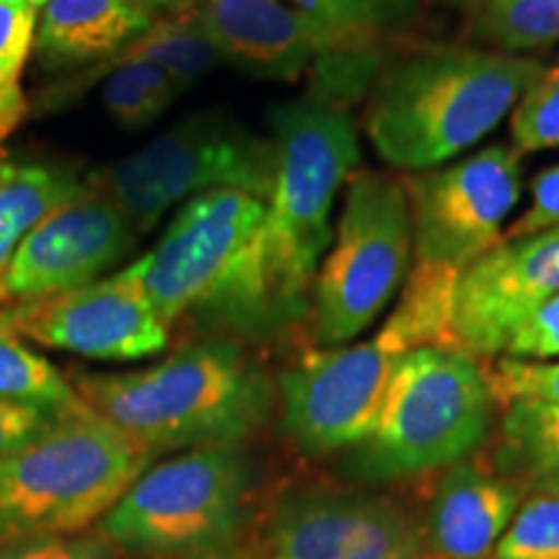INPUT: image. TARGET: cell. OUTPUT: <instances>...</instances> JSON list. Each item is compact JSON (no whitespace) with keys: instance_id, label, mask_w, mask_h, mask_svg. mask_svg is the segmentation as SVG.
<instances>
[{"instance_id":"cell-35","label":"cell","mask_w":559,"mask_h":559,"mask_svg":"<svg viewBox=\"0 0 559 559\" xmlns=\"http://www.w3.org/2000/svg\"><path fill=\"white\" fill-rule=\"evenodd\" d=\"M26 115H29V102L21 88V70L0 73V143L11 138Z\"/></svg>"},{"instance_id":"cell-19","label":"cell","mask_w":559,"mask_h":559,"mask_svg":"<svg viewBox=\"0 0 559 559\" xmlns=\"http://www.w3.org/2000/svg\"><path fill=\"white\" fill-rule=\"evenodd\" d=\"M86 179L66 160L0 153V306L11 262L55 207L73 198Z\"/></svg>"},{"instance_id":"cell-33","label":"cell","mask_w":559,"mask_h":559,"mask_svg":"<svg viewBox=\"0 0 559 559\" xmlns=\"http://www.w3.org/2000/svg\"><path fill=\"white\" fill-rule=\"evenodd\" d=\"M37 37V11L0 0V73L24 70Z\"/></svg>"},{"instance_id":"cell-21","label":"cell","mask_w":559,"mask_h":559,"mask_svg":"<svg viewBox=\"0 0 559 559\" xmlns=\"http://www.w3.org/2000/svg\"><path fill=\"white\" fill-rule=\"evenodd\" d=\"M498 464L508 481L521 479L536 492H559V407L539 402L506 404Z\"/></svg>"},{"instance_id":"cell-17","label":"cell","mask_w":559,"mask_h":559,"mask_svg":"<svg viewBox=\"0 0 559 559\" xmlns=\"http://www.w3.org/2000/svg\"><path fill=\"white\" fill-rule=\"evenodd\" d=\"M519 508L513 481L477 464H456L440 479L430 506V542L443 559H485Z\"/></svg>"},{"instance_id":"cell-9","label":"cell","mask_w":559,"mask_h":559,"mask_svg":"<svg viewBox=\"0 0 559 559\" xmlns=\"http://www.w3.org/2000/svg\"><path fill=\"white\" fill-rule=\"evenodd\" d=\"M404 355L383 330L358 345L306 353L277 379L280 430L309 456L360 445Z\"/></svg>"},{"instance_id":"cell-39","label":"cell","mask_w":559,"mask_h":559,"mask_svg":"<svg viewBox=\"0 0 559 559\" xmlns=\"http://www.w3.org/2000/svg\"><path fill=\"white\" fill-rule=\"evenodd\" d=\"M0 334H16V332H13V326H11L9 313H5V309H0Z\"/></svg>"},{"instance_id":"cell-1","label":"cell","mask_w":559,"mask_h":559,"mask_svg":"<svg viewBox=\"0 0 559 559\" xmlns=\"http://www.w3.org/2000/svg\"><path fill=\"white\" fill-rule=\"evenodd\" d=\"M277 174L264 218L192 319L251 342L288 332L311 313L317 272L332 243V207L360 164L349 107L306 91L270 111Z\"/></svg>"},{"instance_id":"cell-30","label":"cell","mask_w":559,"mask_h":559,"mask_svg":"<svg viewBox=\"0 0 559 559\" xmlns=\"http://www.w3.org/2000/svg\"><path fill=\"white\" fill-rule=\"evenodd\" d=\"M66 412L70 409H50L39 407V404L0 400V461L34 443L39 436H45L47 430L60 423Z\"/></svg>"},{"instance_id":"cell-29","label":"cell","mask_w":559,"mask_h":559,"mask_svg":"<svg viewBox=\"0 0 559 559\" xmlns=\"http://www.w3.org/2000/svg\"><path fill=\"white\" fill-rule=\"evenodd\" d=\"M495 404L539 402L559 407V360H531L502 355L487 370Z\"/></svg>"},{"instance_id":"cell-18","label":"cell","mask_w":559,"mask_h":559,"mask_svg":"<svg viewBox=\"0 0 559 559\" xmlns=\"http://www.w3.org/2000/svg\"><path fill=\"white\" fill-rule=\"evenodd\" d=\"M156 13L135 0H50L34 37L47 68L115 60L151 29Z\"/></svg>"},{"instance_id":"cell-12","label":"cell","mask_w":559,"mask_h":559,"mask_svg":"<svg viewBox=\"0 0 559 559\" xmlns=\"http://www.w3.org/2000/svg\"><path fill=\"white\" fill-rule=\"evenodd\" d=\"M5 313L19 337L91 360H143L169 345V326L128 270Z\"/></svg>"},{"instance_id":"cell-38","label":"cell","mask_w":559,"mask_h":559,"mask_svg":"<svg viewBox=\"0 0 559 559\" xmlns=\"http://www.w3.org/2000/svg\"><path fill=\"white\" fill-rule=\"evenodd\" d=\"M5 3H19V5H29V9H34V11H39V9H45L47 3H50V0H5Z\"/></svg>"},{"instance_id":"cell-7","label":"cell","mask_w":559,"mask_h":559,"mask_svg":"<svg viewBox=\"0 0 559 559\" xmlns=\"http://www.w3.org/2000/svg\"><path fill=\"white\" fill-rule=\"evenodd\" d=\"M412 221L404 179L358 171L311 296L321 345H345L379 319L409 270Z\"/></svg>"},{"instance_id":"cell-10","label":"cell","mask_w":559,"mask_h":559,"mask_svg":"<svg viewBox=\"0 0 559 559\" xmlns=\"http://www.w3.org/2000/svg\"><path fill=\"white\" fill-rule=\"evenodd\" d=\"M415 262L464 272L500 241L523 190L521 153L492 143L456 164L404 179Z\"/></svg>"},{"instance_id":"cell-22","label":"cell","mask_w":559,"mask_h":559,"mask_svg":"<svg viewBox=\"0 0 559 559\" xmlns=\"http://www.w3.org/2000/svg\"><path fill=\"white\" fill-rule=\"evenodd\" d=\"M115 60H145L164 68L174 83L185 91L205 79L218 68L221 55L202 24L200 9L194 3L179 5L166 11L164 19L153 21V26L128 50H122ZM111 60V62H115Z\"/></svg>"},{"instance_id":"cell-16","label":"cell","mask_w":559,"mask_h":559,"mask_svg":"<svg viewBox=\"0 0 559 559\" xmlns=\"http://www.w3.org/2000/svg\"><path fill=\"white\" fill-rule=\"evenodd\" d=\"M200 16L221 60L262 81H296L342 52L376 45L342 39L283 0H202Z\"/></svg>"},{"instance_id":"cell-40","label":"cell","mask_w":559,"mask_h":559,"mask_svg":"<svg viewBox=\"0 0 559 559\" xmlns=\"http://www.w3.org/2000/svg\"><path fill=\"white\" fill-rule=\"evenodd\" d=\"M440 3H445V5H456V9H464V5H469L472 0H440Z\"/></svg>"},{"instance_id":"cell-6","label":"cell","mask_w":559,"mask_h":559,"mask_svg":"<svg viewBox=\"0 0 559 559\" xmlns=\"http://www.w3.org/2000/svg\"><path fill=\"white\" fill-rule=\"evenodd\" d=\"M277 174L272 138L223 115H194L117 160L91 181L115 200L138 234L166 210L215 190H239L267 202Z\"/></svg>"},{"instance_id":"cell-15","label":"cell","mask_w":559,"mask_h":559,"mask_svg":"<svg viewBox=\"0 0 559 559\" xmlns=\"http://www.w3.org/2000/svg\"><path fill=\"white\" fill-rule=\"evenodd\" d=\"M267 559H419V536L386 500L304 492L280 506Z\"/></svg>"},{"instance_id":"cell-26","label":"cell","mask_w":559,"mask_h":559,"mask_svg":"<svg viewBox=\"0 0 559 559\" xmlns=\"http://www.w3.org/2000/svg\"><path fill=\"white\" fill-rule=\"evenodd\" d=\"M0 400L73 409L83 404L58 366L34 353L19 334H0Z\"/></svg>"},{"instance_id":"cell-24","label":"cell","mask_w":559,"mask_h":559,"mask_svg":"<svg viewBox=\"0 0 559 559\" xmlns=\"http://www.w3.org/2000/svg\"><path fill=\"white\" fill-rule=\"evenodd\" d=\"M293 9L317 21L326 32L349 41L389 45L409 32L423 11V0H290Z\"/></svg>"},{"instance_id":"cell-25","label":"cell","mask_w":559,"mask_h":559,"mask_svg":"<svg viewBox=\"0 0 559 559\" xmlns=\"http://www.w3.org/2000/svg\"><path fill=\"white\" fill-rule=\"evenodd\" d=\"M179 94L164 68L145 60H115L102 86V104L117 124L140 130L156 122Z\"/></svg>"},{"instance_id":"cell-36","label":"cell","mask_w":559,"mask_h":559,"mask_svg":"<svg viewBox=\"0 0 559 559\" xmlns=\"http://www.w3.org/2000/svg\"><path fill=\"white\" fill-rule=\"evenodd\" d=\"M164 559H243V557L230 547H221V549H205V551H187V555H171Z\"/></svg>"},{"instance_id":"cell-27","label":"cell","mask_w":559,"mask_h":559,"mask_svg":"<svg viewBox=\"0 0 559 559\" xmlns=\"http://www.w3.org/2000/svg\"><path fill=\"white\" fill-rule=\"evenodd\" d=\"M498 559H559V492H542L519 510L495 547Z\"/></svg>"},{"instance_id":"cell-3","label":"cell","mask_w":559,"mask_h":559,"mask_svg":"<svg viewBox=\"0 0 559 559\" xmlns=\"http://www.w3.org/2000/svg\"><path fill=\"white\" fill-rule=\"evenodd\" d=\"M544 73L539 60L523 55L417 47L389 58L370 86L368 140L394 169H438L498 128Z\"/></svg>"},{"instance_id":"cell-13","label":"cell","mask_w":559,"mask_h":559,"mask_svg":"<svg viewBox=\"0 0 559 559\" xmlns=\"http://www.w3.org/2000/svg\"><path fill=\"white\" fill-rule=\"evenodd\" d=\"M559 296V226L502 239L461 272L453 347L472 358L506 353L510 337Z\"/></svg>"},{"instance_id":"cell-20","label":"cell","mask_w":559,"mask_h":559,"mask_svg":"<svg viewBox=\"0 0 559 559\" xmlns=\"http://www.w3.org/2000/svg\"><path fill=\"white\" fill-rule=\"evenodd\" d=\"M461 270L415 262L404 293L381 330L402 345L404 353L419 347H453V309Z\"/></svg>"},{"instance_id":"cell-8","label":"cell","mask_w":559,"mask_h":559,"mask_svg":"<svg viewBox=\"0 0 559 559\" xmlns=\"http://www.w3.org/2000/svg\"><path fill=\"white\" fill-rule=\"evenodd\" d=\"M247 487L241 445L177 453L140 474L104 515L99 531L117 549L143 555L230 547Z\"/></svg>"},{"instance_id":"cell-37","label":"cell","mask_w":559,"mask_h":559,"mask_svg":"<svg viewBox=\"0 0 559 559\" xmlns=\"http://www.w3.org/2000/svg\"><path fill=\"white\" fill-rule=\"evenodd\" d=\"M135 3H140V5H145V9H148V11H153V13H156L158 9L174 11V9H179V5L190 3V0H135Z\"/></svg>"},{"instance_id":"cell-31","label":"cell","mask_w":559,"mask_h":559,"mask_svg":"<svg viewBox=\"0 0 559 559\" xmlns=\"http://www.w3.org/2000/svg\"><path fill=\"white\" fill-rule=\"evenodd\" d=\"M0 559H117V547L102 531L41 539L0 549Z\"/></svg>"},{"instance_id":"cell-2","label":"cell","mask_w":559,"mask_h":559,"mask_svg":"<svg viewBox=\"0 0 559 559\" xmlns=\"http://www.w3.org/2000/svg\"><path fill=\"white\" fill-rule=\"evenodd\" d=\"M79 400L156 453L241 445L270 419L277 386L239 342L213 334L122 373H75Z\"/></svg>"},{"instance_id":"cell-32","label":"cell","mask_w":559,"mask_h":559,"mask_svg":"<svg viewBox=\"0 0 559 559\" xmlns=\"http://www.w3.org/2000/svg\"><path fill=\"white\" fill-rule=\"evenodd\" d=\"M510 358L559 360V296L544 304L508 342Z\"/></svg>"},{"instance_id":"cell-23","label":"cell","mask_w":559,"mask_h":559,"mask_svg":"<svg viewBox=\"0 0 559 559\" xmlns=\"http://www.w3.org/2000/svg\"><path fill=\"white\" fill-rule=\"evenodd\" d=\"M472 34L498 52L544 50L559 41V0H472Z\"/></svg>"},{"instance_id":"cell-28","label":"cell","mask_w":559,"mask_h":559,"mask_svg":"<svg viewBox=\"0 0 559 559\" xmlns=\"http://www.w3.org/2000/svg\"><path fill=\"white\" fill-rule=\"evenodd\" d=\"M510 140L519 153L559 148V68L547 70L510 111Z\"/></svg>"},{"instance_id":"cell-5","label":"cell","mask_w":559,"mask_h":559,"mask_svg":"<svg viewBox=\"0 0 559 559\" xmlns=\"http://www.w3.org/2000/svg\"><path fill=\"white\" fill-rule=\"evenodd\" d=\"M492 409L477 358L459 349H412L391 376L373 430L353 449L349 472L389 481L459 464L485 443Z\"/></svg>"},{"instance_id":"cell-14","label":"cell","mask_w":559,"mask_h":559,"mask_svg":"<svg viewBox=\"0 0 559 559\" xmlns=\"http://www.w3.org/2000/svg\"><path fill=\"white\" fill-rule=\"evenodd\" d=\"M138 236L115 200L86 179L21 243L5 277V304H26L94 283L130 254Z\"/></svg>"},{"instance_id":"cell-4","label":"cell","mask_w":559,"mask_h":559,"mask_svg":"<svg viewBox=\"0 0 559 559\" xmlns=\"http://www.w3.org/2000/svg\"><path fill=\"white\" fill-rule=\"evenodd\" d=\"M153 461L148 445L86 404L66 412L0 461V549L86 534Z\"/></svg>"},{"instance_id":"cell-11","label":"cell","mask_w":559,"mask_h":559,"mask_svg":"<svg viewBox=\"0 0 559 559\" xmlns=\"http://www.w3.org/2000/svg\"><path fill=\"white\" fill-rule=\"evenodd\" d=\"M264 218V200L215 190L187 200L164 236L128 272L166 326L198 309Z\"/></svg>"},{"instance_id":"cell-34","label":"cell","mask_w":559,"mask_h":559,"mask_svg":"<svg viewBox=\"0 0 559 559\" xmlns=\"http://www.w3.org/2000/svg\"><path fill=\"white\" fill-rule=\"evenodd\" d=\"M559 226V166L542 171L531 185V205L508 230L506 239L542 234Z\"/></svg>"}]
</instances>
